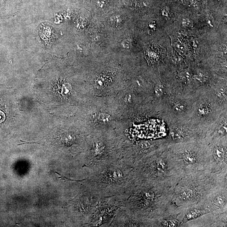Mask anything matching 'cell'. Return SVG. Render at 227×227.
<instances>
[{
	"mask_svg": "<svg viewBox=\"0 0 227 227\" xmlns=\"http://www.w3.org/2000/svg\"><path fill=\"white\" fill-rule=\"evenodd\" d=\"M174 47L176 51L181 55L185 54L186 52V47L181 43L176 42L174 44Z\"/></svg>",
	"mask_w": 227,
	"mask_h": 227,
	"instance_id": "13",
	"label": "cell"
},
{
	"mask_svg": "<svg viewBox=\"0 0 227 227\" xmlns=\"http://www.w3.org/2000/svg\"><path fill=\"white\" fill-rule=\"evenodd\" d=\"M83 188L72 205L75 216L82 222V225L86 226L102 198L86 185H84Z\"/></svg>",
	"mask_w": 227,
	"mask_h": 227,
	"instance_id": "6",
	"label": "cell"
},
{
	"mask_svg": "<svg viewBox=\"0 0 227 227\" xmlns=\"http://www.w3.org/2000/svg\"><path fill=\"white\" fill-rule=\"evenodd\" d=\"M4 119V115H3V113L1 112L0 113V120H3Z\"/></svg>",
	"mask_w": 227,
	"mask_h": 227,
	"instance_id": "25",
	"label": "cell"
},
{
	"mask_svg": "<svg viewBox=\"0 0 227 227\" xmlns=\"http://www.w3.org/2000/svg\"><path fill=\"white\" fill-rule=\"evenodd\" d=\"M110 115L107 114L100 113L97 117V120L101 124H107L110 122Z\"/></svg>",
	"mask_w": 227,
	"mask_h": 227,
	"instance_id": "12",
	"label": "cell"
},
{
	"mask_svg": "<svg viewBox=\"0 0 227 227\" xmlns=\"http://www.w3.org/2000/svg\"><path fill=\"white\" fill-rule=\"evenodd\" d=\"M163 87L162 85L158 84L155 88V93L158 97H160L163 94Z\"/></svg>",
	"mask_w": 227,
	"mask_h": 227,
	"instance_id": "14",
	"label": "cell"
},
{
	"mask_svg": "<svg viewBox=\"0 0 227 227\" xmlns=\"http://www.w3.org/2000/svg\"><path fill=\"white\" fill-rule=\"evenodd\" d=\"M227 171L215 173L204 171L184 175L174 187L169 207L181 213L203 203L217 186L227 185Z\"/></svg>",
	"mask_w": 227,
	"mask_h": 227,
	"instance_id": "2",
	"label": "cell"
},
{
	"mask_svg": "<svg viewBox=\"0 0 227 227\" xmlns=\"http://www.w3.org/2000/svg\"><path fill=\"white\" fill-rule=\"evenodd\" d=\"M20 142H23L21 144H18L17 145H24V144H39L40 143L39 142H27L24 141L23 140H20Z\"/></svg>",
	"mask_w": 227,
	"mask_h": 227,
	"instance_id": "22",
	"label": "cell"
},
{
	"mask_svg": "<svg viewBox=\"0 0 227 227\" xmlns=\"http://www.w3.org/2000/svg\"><path fill=\"white\" fill-rule=\"evenodd\" d=\"M122 47L125 49H129L131 47V42L129 39H125L123 40L121 44Z\"/></svg>",
	"mask_w": 227,
	"mask_h": 227,
	"instance_id": "16",
	"label": "cell"
},
{
	"mask_svg": "<svg viewBox=\"0 0 227 227\" xmlns=\"http://www.w3.org/2000/svg\"><path fill=\"white\" fill-rule=\"evenodd\" d=\"M183 176L204 171L212 172L211 149L196 143L183 144L170 150Z\"/></svg>",
	"mask_w": 227,
	"mask_h": 227,
	"instance_id": "5",
	"label": "cell"
},
{
	"mask_svg": "<svg viewBox=\"0 0 227 227\" xmlns=\"http://www.w3.org/2000/svg\"><path fill=\"white\" fill-rule=\"evenodd\" d=\"M156 221L140 218L122 206L116 212L109 227H156Z\"/></svg>",
	"mask_w": 227,
	"mask_h": 227,
	"instance_id": "9",
	"label": "cell"
},
{
	"mask_svg": "<svg viewBox=\"0 0 227 227\" xmlns=\"http://www.w3.org/2000/svg\"><path fill=\"white\" fill-rule=\"evenodd\" d=\"M191 23L189 19H184L183 20L182 24L183 26L188 27L190 26Z\"/></svg>",
	"mask_w": 227,
	"mask_h": 227,
	"instance_id": "20",
	"label": "cell"
},
{
	"mask_svg": "<svg viewBox=\"0 0 227 227\" xmlns=\"http://www.w3.org/2000/svg\"><path fill=\"white\" fill-rule=\"evenodd\" d=\"M105 5V0H98L97 2V5L99 7L101 8L104 7Z\"/></svg>",
	"mask_w": 227,
	"mask_h": 227,
	"instance_id": "19",
	"label": "cell"
},
{
	"mask_svg": "<svg viewBox=\"0 0 227 227\" xmlns=\"http://www.w3.org/2000/svg\"><path fill=\"white\" fill-rule=\"evenodd\" d=\"M174 187L139 182L123 202V206L140 218L156 221L170 203Z\"/></svg>",
	"mask_w": 227,
	"mask_h": 227,
	"instance_id": "3",
	"label": "cell"
},
{
	"mask_svg": "<svg viewBox=\"0 0 227 227\" xmlns=\"http://www.w3.org/2000/svg\"><path fill=\"white\" fill-rule=\"evenodd\" d=\"M86 168L88 176L81 182L102 198L120 196L124 201L138 183L133 166L122 158L109 164Z\"/></svg>",
	"mask_w": 227,
	"mask_h": 227,
	"instance_id": "1",
	"label": "cell"
},
{
	"mask_svg": "<svg viewBox=\"0 0 227 227\" xmlns=\"http://www.w3.org/2000/svg\"><path fill=\"white\" fill-rule=\"evenodd\" d=\"M133 167L138 181L153 184L173 187L183 176L170 150L165 149L149 153Z\"/></svg>",
	"mask_w": 227,
	"mask_h": 227,
	"instance_id": "4",
	"label": "cell"
},
{
	"mask_svg": "<svg viewBox=\"0 0 227 227\" xmlns=\"http://www.w3.org/2000/svg\"><path fill=\"white\" fill-rule=\"evenodd\" d=\"M106 84V79L104 78L101 77L99 78L96 80L95 82V85L96 86L101 88L103 87Z\"/></svg>",
	"mask_w": 227,
	"mask_h": 227,
	"instance_id": "15",
	"label": "cell"
},
{
	"mask_svg": "<svg viewBox=\"0 0 227 227\" xmlns=\"http://www.w3.org/2000/svg\"><path fill=\"white\" fill-rule=\"evenodd\" d=\"M90 145L83 161V167L105 165L121 158L120 155L111 150L104 140H94Z\"/></svg>",
	"mask_w": 227,
	"mask_h": 227,
	"instance_id": "7",
	"label": "cell"
},
{
	"mask_svg": "<svg viewBox=\"0 0 227 227\" xmlns=\"http://www.w3.org/2000/svg\"><path fill=\"white\" fill-rule=\"evenodd\" d=\"M175 109L177 111H181L184 109V106L182 103H178L175 105Z\"/></svg>",
	"mask_w": 227,
	"mask_h": 227,
	"instance_id": "18",
	"label": "cell"
},
{
	"mask_svg": "<svg viewBox=\"0 0 227 227\" xmlns=\"http://www.w3.org/2000/svg\"><path fill=\"white\" fill-rule=\"evenodd\" d=\"M227 214V212L221 213H208L188 222L183 227H226Z\"/></svg>",
	"mask_w": 227,
	"mask_h": 227,
	"instance_id": "11",
	"label": "cell"
},
{
	"mask_svg": "<svg viewBox=\"0 0 227 227\" xmlns=\"http://www.w3.org/2000/svg\"><path fill=\"white\" fill-rule=\"evenodd\" d=\"M122 206L123 201L120 197H109L101 199L86 226L109 227L117 210Z\"/></svg>",
	"mask_w": 227,
	"mask_h": 227,
	"instance_id": "8",
	"label": "cell"
},
{
	"mask_svg": "<svg viewBox=\"0 0 227 227\" xmlns=\"http://www.w3.org/2000/svg\"><path fill=\"white\" fill-rule=\"evenodd\" d=\"M227 186L221 185L215 188L202 204L209 212L221 213L227 212Z\"/></svg>",
	"mask_w": 227,
	"mask_h": 227,
	"instance_id": "10",
	"label": "cell"
},
{
	"mask_svg": "<svg viewBox=\"0 0 227 227\" xmlns=\"http://www.w3.org/2000/svg\"><path fill=\"white\" fill-rule=\"evenodd\" d=\"M180 59H181V58L180 57H174V61L175 62H180Z\"/></svg>",
	"mask_w": 227,
	"mask_h": 227,
	"instance_id": "24",
	"label": "cell"
},
{
	"mask_svg": "<svg viewBox=\"0 0 227 227\" xmlns=\"http://www.w3.org/2000/svg\"><path fill=\"white\" fill-rule=\"evenodd\" d=\"M114 23L116 24H120L122 22V18L120 16H116L115 17H114Z\"/></svg>",
	"mask_w": 227,
	"mask_h": 227,
	"instance_id": "21",
	"label": "cell"
},
{
	"mask_svg": "<svg viewBox=\"0 0 227 227\" xmlns=\"http://www.w3.org/2000/svg\"><path fill=\"white\" fill-rule=\"evenodd\" d=\"M219 95L220 97H223L225 94V91L223 89L220 90L219 92H218Z\"/></svg>",
	"mask_w": 227,
	"mask_h": 227,
	"instance_id": "23",
	"label": "cell"
},
{
	"mask_svg": "<svg viewBox=\"0 0 227 227\" xmlns=\"http://www.w3.org/2000/svg\"><path fill=\"white\" fill-rule=\"evenodd\" d=\"M208 111H209V109L205 106H202V107H200L199 109V112L201 115H205L208 113Z\"/></svg>",
	"mask_w": 227,
	"mask_h": 227,
	"instance_id": "17",
	"label": "cell"
}]
</instances>
